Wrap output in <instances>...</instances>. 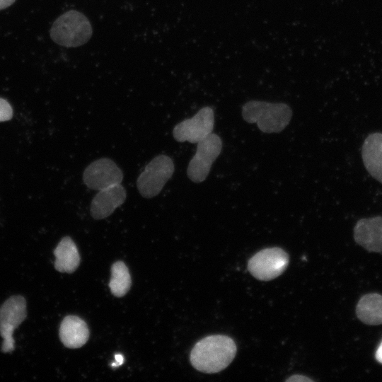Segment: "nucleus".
Here are the masks:
<instances>
[{
	"label": "nucleus",
	"mask_w": 382,
	"mask_h": 382,
	"mask_svg": "<svg viewBox=\"0 0 382 382\" xmlns=\"http://www.w3.org/2000/svg\"><path fill=\"white\" fill-rule=\"evenodd\" d=\"M361 158L367 172L382 183V133L368 135L362 144Z\"/></svg>",
	"instance_id": "f8f14e48"
},
{
	"label": "nucleus",
	"mask_w": 382,
	"mask_h": 382,
	"mask_svg": "<svg viewBox=\"0 0 382 382\" xmlns=\"http://www.w3.org/2000/svg\"><path fill=\"white\" fill-rule=\"evenodd\" d=\"M27 316L26 301L21 296L8 298L0 308V335L3 338L1 352L14 350L15 342L13 332Z\"/></svg>",
	"instance_id": "0eeeda50"
},
{
	"label": "nucleus",
	"mask_w": 382,
	"mask_h": 382,
	"mask_svg": "<svg viewBox=\"0 0 382 382\" xmlns=\"http://www.w3.org/2000/svg\"><path fill=\"white\" fill-rule=\"evenodd\" d=\"M242 116L246 122L256 123L262 132L278 133L289 125L292 110L282 103L250 100L243 105Z\"/></svg>",
	"instance_id": "f03ea898"
},
{
	"label": "nucleus",
	"mask_w": 382,
	"mask_h": 382,
	"mask_svg": "<svg viewBox=\"0 0 382 382\" xmlns=\"http://www.w3.org/2000/svg\"><path fill=\"white\" fill-rule=\"evenodd\" d=\"M289 261V255L283 249L268 248L257 252L249 260L248 269L256 279L269 281L282 274Z\"/></svg>",
	"instance_id": "39448f33"
},
{
	"label": "nucleus",
	"mask_w": 382,
	"mask_h": 382,
	"mask_svg": "<svg viewBox=\"0 0 382 382\" xmlns=\"http://www.w3.org/2000/svg\"><path fill=\"white\" fill-rule=\"evenodd\" d=\"M126 199V190L121 184H116L98 190L91 203V214L96 220L109 216Z\"/></svg>",
	"instance_id": "9b49d317"
},
{
	"label": "nucleus",
	"mask_w": 382,
	"mask_h": 382,
	"mask_svg": "<svg viewBox=\"0 0 382 382\" xmlns=\"http://www.w3.org/2000/svg\"><path fill=\"white\" fill-rule=\"evenodd\" d=\"M355 242L370 253H382V216L359 219L354 225Z\"/></svg>",
	"instance_id": "9d476101"
},
{
	"label": "nucleus",
	"mask_w": 382,
	"mask_h": 382,
	"mask_svg": "<svg viewBox=\"0 0 382 382\" xmlns=\"http://www.w3.org/2000/svg\"><path fill=\"white\" fill-rule=\"evenodd\" d=\"M13 115V110L9 103L0 98V122L9 120Z\"/></svg>",
	"instance_id": "f3484780"
},
{
	"label": "nucleus",
	"mask_w": 382,
	"mask_h": 382,
	"mask_svg": "<svg viewBox=\"0 0 382 382\" xmlns=\"http://www.w3.org/2000/svg\"><path fill=\"white\" fill-rule=\"evenodd\" d=\"M131 284V276L126 265L122 261L112 264L109 282L111 293L117 297H122L129 290Z\"/></svg>",
	"instance_id": "dca6fc26"
},
{
	"label": "nucleus",
	"mask_w": 382,
	"mask_h": 382,
	"mask_svg": "<svg viewBox=\"0 0 382 382\" xmlns=\"http://www.w3.org/2000/svg\"><path fill=\"white\" fill-rule=\"evenodd\" d=\"M123 179L121 169L111 159L102 158L89 164L83 174L86 185L92 190H100L120 184Z\"/></svg>",
	"instance_id": "1a4fd4ad"
},
{
	"label": "nucleus",
	"mask_w": 382,
	"mask_h": 382,
	"mask_svg": "<svg viewBox=\"0 0 382 382\" xmlns=\"http://www.w3.org/2000/svg\"><path fill=\"white\" fill-rule=\"evenodd\" d=\"M355 312L358 319L366 325H381L382 295L378 293L363 295L356 305Z\"/></svg>",
	"instance_id": "4468645a"
},
{
	"label": "nucleus",
	"mask_w": 382,
	"mask_h": 382,
	"mask_svg": "<svg viewBox=\"0 0 382 382\" xmlns=\"http://www.w3.org/2000/svg\"><path fill=\"white\" fill-rule=\"evenodd\" d=\"M286 381H311V378L303 376L295 375L286 380Z\"/></svg>",
	"instance_id": "a211bd4d"
},
{
	"label": "nucleus",
	"mask_w": 382,
	"mask_h": 382,
	"mask_svg": "<svg viewBox=\"0 0 382 382\" xmlns=\"http://www.w3.org/2000/svg\"><path fill=\"white\" fill-rule=\"evenodd\" d=\"M54 267L60 272H74L80 263V255L74 242L69 236L64 237L54 250Z\"/></svg>",
	"instance_id": "2eb2a0df"
},
{
	"label": "nucleus",
	"mask_w": 382,
	"mask_h": 382,
	"mask_svg": "<svg viewBox=\"0 0 382 382\" xmlns=\"http://www.w3.org/2000/svg\"><path fill=\"white\" fill-rule=\"evenodd\" d=\"M92 35V27L82 13L70 10L58 17L50 29V37L57 44L75 47L87 42Z\"/></svg>",
	"instance_id": "7ed1b4c3"
},
{
	"label": "nucleus",
	"mask_w": 382,
	"mask_h": 382,
	"mask_svg": "<svg viewBox=\"0 0 382 382\" xmlns=\"http://www.w3.org/2000/svg\"><path fill=\"white\" fill-rule=\"evenodd\" d=\"M175 170L173 160L166 155L153 158L139 175L137 186L141 195L151 198L160 193Z\"/></svg>",
	"instance_id": "20e7f679"
},
{
	"label": "nucleus",
	"mask_w": 382,
	"mask_h": 382,
	"mask_svg": "<svg viewBox=\"0 0 382 382\" xmlns=\"http://www.w3.org/2000/svg\"><path fill=\"white\" fill-rule=\"evenodd\" d=\"M236 351V345L230 337L210 335L195 344L190 353V362L195 369L201 372L217 373L231 364Z\"/></svg>",
	"instance_id": "f257e3e1"
},
{
	"label": "nucleus",
	"mask_w": 382,
	"mask_h": 382,
	"mask_svg": "<svg viewBox=\"0 0 382 382\" xmlns=\"http://www.w3.org/2000/svg\"><path fill=\"white\" fill-rule=\"evenodd\" d=\"M375 357L377 361L382 364V342L376 349Z\"/></svg>",
	"instance_id": "aec40b11"
},
{
	"label": "nucleus",
	"mask_w": 382,
	"mask_h": 382,
	"mask_svg": "<svg viewBox=\"0 0 382 382\" xmlns=\"http://www.w3.org/2000/svg\"><path fill=\"white\" fill-rule=\"evenodd\" d=\"M214 114L212 108L200 109L192 118L186 119L175 126L174 139L179 142L197 143L212 133Z\"/></svg>",
	"instance_id": "6e6552de"
},
{
	"label": "nucleus",
	"mask_w": 382,
	"mask_h": 382,
	"mask_svg": "<svg viewBox=\"0 0 382 382\" xmlns=\"http://www.w3.org/2000/svg\"><path fill=\"white\" fill-rule=\"evenodd\" d=\"M59 338L65 347L79 348L88 341L89 330L86 323L79 317L67 316L61 323Z\"/></svg>",
	"instance_id": "ddd939ff"
},
{
	"label": "nucleus",
	"mask_w": 382,
	"mask_h": 382,
	"mask_svg": "<svg viewBox=\"0 0 382 382\" xmlns=\"http://www.w3.org/2000/svg\"><path fill=\"white\" fill-rule=\"evenodd\" d=\"M16 0H0V10L4 9L15 2Z\"/></svg>",
	"instance_id": "412c9836"
},
{
	"label": "nucleus",
	"mask_w": 382,
	"mask_h": 382,
	"mask_svg": "<svg viewBox=\"0 0 382 382\" xmlns=\"http://www.w3.org/2000/svg\"><path fill=\"white\" fill-rule=\"evenodd\" d=\"M115 361H116V363H112V366L113 367H116V366H120L123 364L124 362V357L122 354H115Z\"/></svg>",
	"instance_id": "6ab92c4d"
},
{
	"label": "nucleus",
	"mask_w": 382,
	"mask_h": 382,
	"mask_svg": "<svg viewBox=\"0 0 382 382\" xmlns=\"http://www.w3.org/2000/svg\"><path fill=\"white\" fill-rule=\"evenodd\" d=\"M197 144L196 153L188 164L187 174L192 182L199 183L206 179L214 161L219 156L222 141L217 134L212 133Z\"/></svg>",
	"instance_id": "423d86ee"
}]
</instances>
